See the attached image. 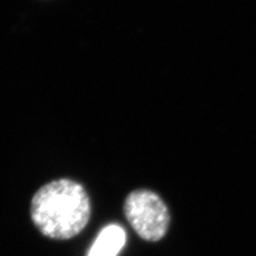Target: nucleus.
<instances>
[{
  "mask_svg": "<svg viewBox=\"0 0 256 256\" xmlns=\"http://www.w3.org/2000/svg\"><path fill=\"white\" fill-rule=\"evenodd\" d=\"M31 218L41 233L52 239L77 236L90 220L91 204L84 188L70 180L43 186L31 202Z\"/></svg>",
  "mask_w": 256,
  "mask_h": 256,
  "instance_id": "1",
  "label": "nucleus"
},
{
  "mask_svg": "<svg viewBox=\"0 0 256 256\" xmlns=\"http://www.w3.org/2000/svg\"><path fill=\"white\" fill-rule=\"evenodd\" d=\"M124 212L136 233L146 242L162 239L169 228V210L153 191H132L125 200Z\"/></svg>",
  "mask_w": 256,
  "mask_h": 256,
  "instance_id": "2",
  "label": "nucleus"
},
{
  "mask_svg": "<svg viewBox=\"0 0 256 256\" xmlns=\"http://www.w3.org/2000/svg\"><path fill=\"white\" fill-rule=\"evenodd\" d=\"M125 242V230L116 224L109 226L100 232L88 256H116Z\"/></svg>",
  "mask_w": 256,
  "mask_h": 256,
  "instance_id": "3",
  "label": "nucleus"
}]
</instances>
